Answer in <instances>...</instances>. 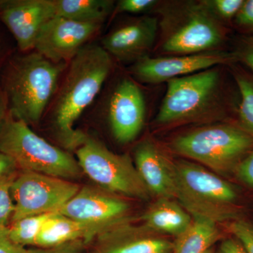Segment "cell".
Segmentation results:
<instances>
[{"mask_svg": "<svg viewBox=\"0 0 253 253\" xmlns=\"http://www.w3.org/2000/svg\"><path fill=\"white\" fill-rule=\"evenodd\" d=\"M236 61L235 54L220 50L156 58L146 56L134 62L131 72L142 83L158 84Z\"/></svg>", "mask_w": 253, "mask_h": 253, "instance_id": "30bf717a", "label": "cell"}, {"mask_svg": "<svg viewBox=\"0 0 253 253\" xmlns=\"http://www.w3.org/2000/svg\"><path fill=\"white\" fill-rule=\"evenodd\" d=\"M217 223L208 219L194 217L191 225L176 237L172 253H206L219 239Z\"/></svg>", "mask_w": 253, "mask_h": 253, "instance_id": "ffe728a7", "label": "cell"}, {"mask_svg": "<svg viewBox=\"0 0 253 253\" xmlns=\"http://www.w3.org/2000/svg\"><path fill=\"white\" fill-rule=\"evenodd\" d=\"M56 16L81 23L103 24L112 13L110 0H54Z\"/></svg>", "mask_w": 253, "mask_h": 253, "instance_id": "44dd1931", "label": "cell"}, {"mask_svg": "<svg viewBox=\"0 0 253 253\" xmlns=\"http://www.w3.org/2000/svg\"><path fill=\"white\" fill-rule=\"evenodd\" d=\"M231 232L249 253H253V225L246 221H234L230 225Z\"/></svg>", "mask_w": 253, "mask_h": 253, "instance_id": "484cf974", "label": "cell"}, {"mask_svg": "<svg viewBox=\"0 0 253 253\" xmlns=\"http://www.w3.org/2000/svg\"><path fill=\"white\" fill-rule=\"evenodd\" d=\"M56 16L54 0L0 1V20L22 51L34 49L42 28Z\"/></svg>", "mask_w": 253, "mask_h": 253, "instance_id": "7c38bea8", "label": "cell"}, {"mask_svg": "<svg viewBox=\"0 0 253 253\" xmlns=\"http://www.w3.org/2000/svg\"><path fill=\"white\" fill-rule=\"evenodd\" d=\"M134 166L149 190L157 199H175L173 163L168 161L149 139L141 141L134 151Z\"/></svg>", "mask_w": 253, "mask_h": 253, "instance_id": "e0dca14e", "label": "cell"}, {"mask_svg": "<svg viewBox=\"0 0 253 253\" xmlns=\"http://www.w3.org/2000/svg\"><path fill=\"white\" fill-rule=\"evenodd\" d=\"M206 253H214L212 252V250L210 249L209 251H208L207 252H206Z\"/></svg>", "mask_w": 253, "mask_h": 253, "instance_id": "d590c367", "label": "cell"}, {"mask_svg": "<svg viewBox=\"0 0 253 253\" xmlns=\"http://www.w3.org/2000/svg\"><path fill=\"white\" fill-rule=\"evenodd\" d=\"M236 60L241 61L253 71V34L244 37L234 53Z\"/></svg>", "mask_w": 253, "mask_h": 253, "instance_id": "f546056e", "label": "cell"}, {"mask_svg": "<svg viewBox=\"0 0 253 253\" xmlns=\"http://www.w3.org/2000/svg\"><path fill=\"white\" fill-rule=\"evenodd\" d=\"M80 189L79 185L67 179L22 170L11 184L14 204L11 221L58 212Z\"/></svg>", "mask_w": 253, "mask_h": 253, "instance_id": "9c48e42d", "label": "cell"}, {"mask_svg": "<svg viewBox=\"0 0 253 253\" xmlns=\"http://www.w3.org/2000/svg\"><path fill=\"white\" fill-rule=\"evenodd\" d=\"M0 153L23 171L61 179H78L83 171L77 159L34 132L27 123L10 112L0 126Z\"/></svg>", "mask_w": 253, "mask_h": 253, "instance_id": "277c9868", "label": "cell"}, {"mask_svg": "<svg viewBox=\"0 0 253 253\" xmlns=\"http://www.w3.org/2000/svg\"><path fill=\"white\" fill-rule=\"evenodd\" d=\"M113 65L112 56L94 44H86L68 63L48 108L56 138L66 149L76 151L87 138L75 124L101 91Z\"/></svg>", "mask_w": 253, "mask_h": 253, "instance_id": "6da1fadb", "label": "cell"}, {"mask_svg": "<svg viewBox=\"0 0 253 253\" xmlns=\"http://www.w3.org/2000/svg\"><path fill=\"white\" fill-rule=\"evenodd\" d=\"M234 76L240 93L239 120L246 131L253 134V76L239 70Z\"/></svg>", "mask_w": 253, "mask_h": 253, "instance_id": "603a6c76", "label": "cell"}, {"mask_svg": "<svg viewBox=\"0 0 253 253\" xmlns=\"http://www.w3.org/2000/svg\"><path fill=\"white\" fill-rule=\"evenodd\" d=\"M160 49L165 54L187 55L215 51L226 31L205 1L174 3L164 8Z\"/></svg>", "mask_w": 253, "mask_h": 253, "instance_id": "3957f363", "label": "cell"}, {"mask_svg": "<svg viewBox=\"0 0 253 253\" xmlns=\"http://www.w3.org/2000/svg\"><path fill=\"white\" fill-rule=\"evenodd\" d=\"M86 245L84 241H71L54 247L28 250V253H83Z\"/></svg>", "mask_w": 253, "mask_h": 253, "instance_id": "83f0119b", "label": "cell"}, {"mask_svg": "<svg viewBox=\"0 0 253 253\" xmlns=\"http://www.w3.org/2000/svg\"><path fill=\"white\" fill-rule=\"evenodd\" d=\"M158 1L156 0H121L115 8L114 14L129 13L140 14L154 8Z\"/></svg>", "mask_w": 253, "mask_h": 253, "instance_id": "4316f807", "label": "cell"}, {"mask_svg": "<svg viewBox=\"0 0 253 253\" xmlns=\"http://www.w3.org/2000/svg\"><path fill=\"white\" fill-rule=\"evenodd\" d=\"M142 224L158 234L180 236L191 225L193 219L174 199H158L141 217Z\"/></svg>", "mask_w": 253, "mask_h": 253, "instance_id": "d6986e66", "label": "cell"}, {"mask_svg": "<svg viewBox=\"0 0 253 253\" xmlns=\"http://www.w3.org/2000/svg\"><path fill=\"white\" fill-rule=\"evenodd\" d=\"M217 253H249L239 240L229 239L221 243Z\"/></svg>", "mask_w": 253, "mask_h": 253, "instance_id": "836d02e7", "label": "cell"}, {"mask_svg": "<svg viewBox=\"0 0 253 253\" xmlns=\"http://www.w3.org/2000/svg\"><path fill=\"white\" fill-rule=\"evenodd\" d=\"M52 213L22 218L8 226L10 238L16 244L26 246H36V241L43 225Z\"/></svg>", "mask_w": 253, "mask_h": 253, "instance_id": "7402d4cb", "label": "cell"}, {"mask_svg": "<svg viewBox=\"0 0 253 253\" xmlns=\"http://www.w3.org/2000/svg\"><path fill=\"white\" fill-rule=\"evenodd\" d=\"M76 152L83 172L105 191L142 201L151 197L128 155L115 154L89 136Z\"/></svg>", "mask_w": 253, "mask_h": 253, "instance_id": "52a82bcc", "label": "cell"}, {"mask_svg": "<svg viewBox=\"0 0 253 253\" xmlns=\"http://www.w3.org/2000/svg\"><path fill=\"white\" fill-rule=\"evenodd\" d=\"M68 64L53 62L36 51L11 60L3 82L10 112L28 126L38 124L54 99Z\"/></svg>", "mask_w": 253, "mask_h": 253, "instance_id": "7a4b0ae2", "label": "cell"}, {"mask_svg": "<svg viewBox=\"0 0 253 253\" xmlns=\"http://www.w3.org/2000/svg\"><path fill=\"white\" fill-rule=\"evenodd\" d=\"M0 253H28V250L13 241L8 227L0 228Z\"/></svg>", "mask_w": 253, "mask_h": 253, "instance_id": "4dcf8cb0", "label": "cell"}, {"mask_svg": "<svg viewBox=\"0 0 253 253\" xmlns=\"http://www.w3.org/2000/svg\"><path fill=\"white\" fill-rule=\"evenodd\" d=\"M102 25L56 16L42 28L34 49L53 62L68 63L88 44Z\"/></svg>", "mask_w": 253, "mask_h": 253, "instance_id": "8fae6325", "label": "cell"}, {"mask_svg": "<svg viewBox=\"0 0 253 253\" xmlns=\"http://www.w3.org/2000/svg\"><path fill=\"white\" fill-rule=\"evenodd\" d=\"M245 0H206L211 12L219 21L234 19L244 4Z\"/></svg>", "mask_w": 253, "mask_h": 253, "instance_id": "d4e9b609", "label": "cell"}, {"mask_svg": "<svg viewBox=\"0 0 253 253\" xmlns=\"http://www.w3.org/2000/svg\"><path fill=\"white\" fill-rule=\"evenodd\" d=\"M17 168L16 163L11 158L0 153V179L15 176Z\"/></svg>", "mask_w": 253, "mask_h": 253, "instance_id": "d6a6232c", "label": "cell"}, {"mask_svg": "<svg viewBox=\"0 0 253 253\" xmlns=\"http://www.w3.org/2000/svg\"><path fill=\"white\" fill-rule=\"evenodd\" d=\"M238 176L248 185L253 186V150L237 166Z\"/></svg>", "mask_w": 253, "mask_h": 253, "instance_id": "1f68e13d", "label": "cell"}, {"mask_svg": "<svg viewBox=\"0 0 253 253\" xmlns=\"http://www.w3.org/2000/svg\"><path fill=\"white\" fill-rule=\"evenodd\" d=\"M111 131L121 144L131 142L143 129L146 104L139 86L129 78L122 80L111 95L108 109Z\"/></svg>", "mask_w": 253, "mask_h": 253, "instance_id": "5bb4252c", "label": "cell"}, {"mask_svg": "<svg viewBox=\"0 0 253 253\" xmlns=\"http://www.w3.org/2000/svg\"><path fill=\"white\" fill-rule=\"evenodd\" d=\"M172 147L176 154L224 174L253 151V136L231 125H215L178 136Z\"/></svg>", "mask_w": 253, "mask_h": 253, "instance_id": "5b68a950", "label": "cell"}, {"mask_svg": "<svg viewBox=\"0 0 253 253\" xmlns=\"http://www.w3.org/2000/svg\"><path fill=\"white\" fill-rule=\"evenodd\" d=\"M234 21L238 27L253 34V0H245Z\"/></svg>", "mask_w": 253, "mask_h": 253, "instance_id": "f1b7e54d", "label": "cell"}, {"mask_svg": "<svg viewBox=\"0 0 253 253\" xmlns=\"http://www.w3.org/2000/svg\"><path fill=\"white\" fill-rule=\"evenodd\" d=\"M173 167L175 199L186 212L216 223L231 218L237 194L229 183L194 163L179 161Z\"/></svg>", "mask_w": 253, "mask_h": 253, "instance_id": "8992f818", "label": "cell"}, {"mask_svg": "<svg viewBox=\"0 0 253 253\" xmlns=\"http://www.w3.org/2000/svg\"><path fill=\"white\" fill-rule=\"evenodd\" d=\"M111 227L106 224L76 221L59 212L52 213L42 228L36 247L51 248L75 241H84L88 244Z\"/></svg>", "mask_w": 253, "mask_h": 253, "instance_id": "ac0fdd59", "label": "cell"}, {"mask_svg": "<svg viewBox=\"0 0 253 253\" xmlns=\"http://www.w3.org/2000/svg\"><path fill=\"white\" fill-rule=\"evenodd\" d=\"M95 253H172L174 243L143 224L130 220L110 228L96 237Z\"/></svg>", "mask_w": 253, "mask_h": 253, "instance_id": "2e32d148", "label": "cell"}, {"mask_svg": "<svg viewBox=\"0 0 253 253\" xmlns=\"http://www.w3.org/2000/svg\"><path fill=\"white\" fill-rule=\"evenodd\" d=\"M129 210L130 205L121 198L84 186L58 212L74 220L113 226L129 220Z\"/></svg>", "mask_w": 253, "mask_h": 253, "instance_id": "4fadbf2b", "label": "cell"}, {"mask_svg": "<svg viewBox=\"0 0 253 253\" xmlns=\"http://www.w3.org/2000/svg\"><path fill=\"white\" fill-rule=\"evenodd\" d=\"M9 103L4 91H0V126L9 113Z\"/></svg>", "mask_w": 253, "mask_h": 253, "instance_id": "e575fe53", "label": "cell"}, {"mask_svg": "<svg viewBox=\"0 0 253 253\" xmlns=\"http://www.w3.org/2000/svg\"><path fill=\"white\" fill-rule=\"evenodd\" d=\"M158 30L157 18L142 16L114 28L103 38L101 46L120 61L136 62L152 49Z\"/></svg>", "mask_w": 253, "mask_h": 253, "instance_id": "9a60e30c", "label": "cell"}, {"mask_svg": "<svg viewBox=\"0 0 253 253\" xmlns=\"http://www.w3.org/2000/svg\"><path fill=\"white\" fill-rule=\"evenodd\" d=\"M219 72L212 68L167 82V90L155 122L169 126L191 121L208 111L216 99Z\"/></svg>", "mask_w": 253, "mask_h": 253, "instance_id": "ba28073f", "label": "cell"}, {"mask_svg": "<svg viewBox=\"0 0 253 253\" xmlns=\"http://www.w3.org/2000/svg\"><path fill=\"white\" fill-rule=\"evenodd\" d=\"M15 176L0 179V228L8 227L12 218L14 204L11 187Z\"/></svg>", "mask_w": 253, "mask_h": 253, "instance_id": "cb8c5ba5", "label": "cell"}]
</instances>
